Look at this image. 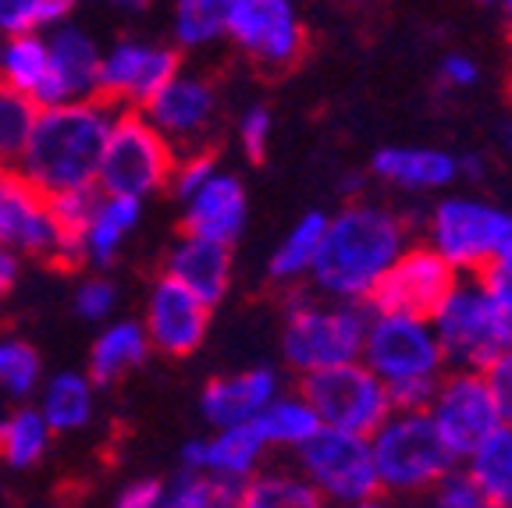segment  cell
Here are the masks:
<instances>
[{"label": "cell", "instance_id": "obj_43", "mask_svg": "<svg viewBox=\"0 0 512 508\" xmlns=\"http://www.w3.org/2000/svg\"><path fill=\"white\" fill-rule=\"evenodd\" d=\"M157 505H160V484L157 480H139V484H132L121 494L114 508H157Z\"/></svg>", "mask_w": 512, "mask_h": 508}, {"label": "cell", "instance_id": "obj_42", "mask_svg": "<svg viewBox=\"0 0 512 508\" xmlns=\"http://www.w3.org/2000/svg\"><path fill=\"white\" fill-rule=\"evenodd\" d=\"M111 306H114V285H111V281L93 278V281H86V285L79 288V313H82V317H89V320L104 317Z\"/></svg>", "mask_w": 512, "mask_h": 508}, {"label": "cell", "instance_id": "obj_49", "mask_svg": "<svg viewBox=\"0 0 512 508\" xmlns=\"http://www.w3.org/2000/svg\"><path fill=\"white\" fill-rule=\"evenodd\" d=\"M505 18H509V25H512V0L505 4Z\"/></svg>", "mask_w": 512, "mask_h": 508}, {"label": "cell", "instance_id": "obj_16", "mask_svg": "<svg viewBox=\"0 0 512 508\" xmlns=\"http://www.w3.org/2000/svg\"><path fill=\"white\" fill-rule=\"evenodd\" d=\"M210 327V306H203L192 292L175 285L171 278H160L153 285L150 310H146V334L150 345L164 356H189L203 345Z\"/></svg>", "mask_w": 512, "mask_h": 508}, {"label": "cell", "instance_id": "obj_11", "mask_svg": "<svg viewBox=\"0 0 512 508\" xmlns=\"http://www.w3.org/2000/svg\"><path fill=\"white\" fill-rule=\"evenodd\" d=\"M299 462H303V480L324 501H338V505L352 508L381 494L374 455H370V437H352L320 427V434L310 445L299 448Z\"/></svg>", "mask_w": 512, "mask_h": 508}, {"label": "cell", "instance_id": "obj_48", "mask_svg": "<svg viewBox=\"0 0 512 508\" xmlns=\"http://www.w3.org/2000/svg\"><path fill=\"white\" fill-rule=\"evenodd\" d=\"M498 270H502V274H505V281H509V285H512V263H509V267H498Z\"/></svg>", "mask_w": 512, "mask_h": 508}, {"label": "cell", "instance_id": "obj_38", "mask_svg": "<svg viewBox=\"0 0 512 508\" xmlns=\"http://www.w3.org/2000/svg\"><path fill=\"white\" fill-rule=\"evenodd\" d=\"M431 508H488V501L480 498V491L466 473L452 469L441 484L431 487Z\"/></svg>", "mask_w": 512, "mask_h": 508}, {"label": "cell", "instance_id": "obj_50", "mask_svg": "<svg viewBox=\"0 0 512 508\" xmlns=\"http://www.w3.org/2000/svg\"><path fill=\"white\" fill-rule=\"evenodd\" d=\"M509 68H512V50H509Z\"/></svg>", "mask_w": 512, "mask_h": 508}, {"label": "cell", "instance_id": "obj_10", "mask_svg": "<svg viewBox=\"0 0 512 508\" xmlns=\"http://www.w3.org/2000/svg\"><path fill=\"white\" fill-rule=\"evenodd\" d=\"M224 32L260 72H292L306 54V29L288 0H228Z\"/></svg>", "mask_w": 512, "mask_h": 508}, {"label": "cell", "instance_id": "obj_44", "mask_svg": "<svg viewBox=\"0 0 512 508\" xmlns=\"http://www.w3.org/2000/svg\"><path fill=\"white\" fill-rule=\"evenodd\" d=\"M15 278H18V263L11 253H0V299L15 288Z\"/></svg>", "mask_w": 512, "mask_h": 508}, {"label": "cell", "instance_id": "obj_4", "mask_svg": "<svg viewBox=\"0 0 512 508\" xmlns=\"http://www.w3.org/2000/svg\"><path fill=\"white\" fill-rule=\"evenodd\" d=\"M367 317L370 313H363L360 306H349V302L320 306L306 295H296L288 306L285 338H281L288 366L310 377L320 370L360 363Z\"/></svg>", "mask_w": 512, "mask_h": 508}, {"label": "cell", "instance_id": "obj_47", "mask_svg": "<svg viewBox=\"0 0 512 508\" xmlns=\"http://www.w3.org/2000/svg\"><path fill=\"white\" fill-rule=\"evenodd\" d=\"M352 508H395V505L384 498V494H377V498H367V501H360V505H352Z\"/></svg>", "mask_w": 512, "mask_h": 508}, {"label": "cell", "instance_id": "obj_12", "mask_svg": "<svg viewBox=\"0 0 512 508\" xmlns=\"http://www.w3.org/2000/svg\"><path fill=\"white\" fill-rule=\"evenodd\" d=\"M427 416L438 430L441 445L448 448V455L456 462L470 459L502 427L488 381H484V374H473V370H459V374L445 377L434 391Z\"/></svg>", "mask_w": 512, "mask_h": 508}, {"label": "cell", "instance_id": "obj_17", "mask_svg": "<svg viewBox=\"0 0 512 508\" xmlns=\"http://www.w3.org/2000/svg\"><path fill=\"white\" fill-rule=\"evenodd\" d=\"M47 61L50 72L43 79V86L36 89L32 104L40 111L61 104H75V96H93L96 79H100V57L96 47L82 36L79 29H61L54 40L47 43Z\"/></svg>", "mask_w": 512, "mask_h": 508}, {"label": "cell", "instance_id": "obj_35", "mask_svg": "<svg viewBox=\"0 0 512 508\" xmlns=\"http://www.w3.org/2000/svg\"><path fill=\"white\" fill-rule=\"evenodd\" d=\"M64 15H72V4L64 0H0V29L15 36H29V29L57 22Z\"/></svg>", "mask_w": 512, "mask_h": 508}, {"label": "cell", "instance_id": "obj_3", "mask_svg": "<svg viewBox=\"0 0 512 508\" xmlns=\"http://www.w3.org/2000/svg\"><path fill=\"white\" fill-rule=\"evenodd\" d=\"M445 363L484 374L505 349H512V285L498 267L477 281H459L431 317Z\"/></svg>", "mask_w": 512, "mask_h": 508}, {"label": "cell", "instance_id": "obj_15", "mask_svg": "<svg viewBox=\"0 0 512 508\" xmlns=\"http://www.w3.org/2000/svg\"><path fill=\"white\" fill-rule=\"evenodd\" d=\"M143 111L160 132V139L171 146V153L189 157V153L207 150V139L217 121V96L214 86L203 79H175L171 86L160 89Z\"/></svg>", "mask_w": 512, "mask_h": 508}, {"label": "cell", "instance_id": "obj_7", "mask_svg": "<svg viewBox=\"0 0 512 508\" xmlns=\"http://www.w3.org/2000/svg\"><path fill=\"white\" fill-rule=\"evenodd\" d=\"M175 153L143 114H121L107 135L96 189L111 199H139L143 192L168 189Z\"/></svg>", "mask_w": 512, "mask_h": 508}, {"label": "cell", "instance_id": "obj_13", "mask_svg": "<svg viewBox=\"0 0 512 508\" xmlns=\"http://www.w3.org/2000/svg\"><path fill=\"white\" fill-rule=\"evenodd\" d=\"M456 285L459 274L431 246H406L367 302L374 313L431 320Z\"/></svg>", "mask_w": 512, "mask_h": 508}, {"label": "cell", "instance_id": "obj_40", "mask_svg": "<svg viewBox=\"0 0 512 508\" xmlns=\"http://www.w3.org/2000/svg\"><path fill=\"white\" fill-rule=\"evenodd\" d=\"M484 381H488L491 398H495V405H498L502 427H512V349H505L502 356L484 370Z\"/></svg>", "mask_w": 512, "mask_h": 508}, {"label": "cell", "instance_id": "obj_46", "mask_svg": "<svg viewBox=\"0 0 512 508\" xmlns=\"http://www.w3.org/2000/svg\"><path fill=\"white\" fill-rule=\"evenodd\" d=\"M498 143H502V150L512 157V118H505L502 128H498Z\"/></svg>", "mask_w": 512, "mask_h": 508}, {"label": "cell", "instance_id": "obj_23", "mask_svg": "<svg viewBox=\"0 0 512 508\" xmlns=\"http://www.w3.org/2000/svg\"><path fill=\"white\" fill-rule=\"evenodd\" d=\"M146 359V334L136 324H118L107 334H100V342L89 352V381L96 388H111V384L125 381L136 366Z\"/></svg>", "mask_w": 512, "mask_h": 508}, {"label": "cell", "instance_id": "obj_21", "mask_svg": "<svg viewBox=\"0 0 512 508\" xmlns=\"http://www.w3.org/2000/svg\"><path fill=\"white\" fill-rule=\"evenodd\" d=\"M164 278L192 292L203 306H214L224 299L228 281H232V249L185 239L178 249H171L168 263H164Z\"/></svg>", "mask_w": 512, "mask_h": 508}, {"label": "cell", "instance_id": "obj_29", "mask_svg": "<svg viewBox=\"0 0 512 508\" xmlns=\"http://www.w3.org/2000/svg\"><path fill=\"white\" fill-rule=\"evenodd\" d=\"M47 72H50L47 43H40L36 36H15L8 47H0V82L25 93L29 100L43 86Z\"/></svg>", "mask_w": 512, "mask_h": 508}, {"label": "cell", "instance_id": "obj_24", "mask_svg": "<svg viewBox=\"0 0 512 508\" xmlns=\"http://www.w3.org/2000/svg\"><path fill=\"white\" fill-rule=\"evenodd\" d=\"M264 452H267V441L256 430V423L228 427L214 441H207V473L210 477H228L246 484L256 473V466H260V459H264Z\"/></svg>", "mask_w": 512, "mask_h": 508}, {"label": "cell", "instance_id": "obj_14", "mask_svg": "<svg viewBox=\"0 0 512 508\" xmlns=\"http://www.w3.org/2000/svg\"><path fill=\"white\" fill-rule=\"evenodd\" d=\"M178 64H182L178 50L118 43V50L100 64V79L89 100L114 114H139L160 89L178 79Z\"/></svg>", "mask_w": 512, "mask_h": 508}, {"label": "cell", "instance_id": "obj_39", "mask_svg": "<svg viewBox=\"0 0 512 508\" xmlns=\"http://www.w3.org/2000/svg\"><path fill=\"white\" fill-rule=\"evenodd\" d=\"M239 143L253 164L267 160V143H271V111L267 107H249L239 121Z\"/></svg>", "mask_w": 512, "mask_h": 508}, {"label": "cell", "instance_id": "obj_25", "mask_svg": "<svg viewBox=\"0 0 512 508\" xmlns=\"http://www.w3.org/2000/svg\"><path fill=\"white\" fill-rule=\"evenodd\" d=\"M324 231H328V214L310 210V214L281 239V246L274 249L271 267H267L271 281H278V285H299V281L313 270V263H317Z\"/></svg>", "mask_w": 512, "mask_h": 508}, {"label": "cell", "instance_id": "obj_22", "mask_svg": "<svg viewBox=\"0 0 512 508\" xmlns=\"http://www.w3.org/2000/svg\"><path fill=\"white\" fill-rule=\"evenodd\" d=\"M463 473L473 480L488 508H512V427H498L466 459Z\"/></svg>", "mask_w": 512, "mask_h": 508}, {"label": "cell", "instance_id": "obj_36", "mask_svg": "<svg viewBox=\"0 0 512 508\" xmlns=\"http://www.w3.org/2000/svg\"><path fill=\"white\" fill-rule=\"evenodd\" d=\"M40 377V356L25 342H0V384L11 395H29Z\"/></svg>", "mask_w": 512, "mask_h": 508}, {"label": "cell", "instance_id": "obj_37", "mask_svg": "<svg viewBox=\"0 0 512 508\" xmlns=\"http://www.w3.org/2000/svg\"><path fill=\"white\" fill-rule=\"evenodd\" d=\"M214 164H217V153L214 150H200V153H189V157H175V171L168 178V192L171 196H185L192 199L203 185L214 178Z\"/></svg>", "mask_w": 512, "mask_h": 508}, {"label": "cell", "instance_id": "obj_2", "mask_svg": "<svg viewBox=\"0 0 512 508\" xmlns=\"http://www.w3.org/2000/svg\"><path fill=\"white\" fill-rule=\"evenodd\" d=\"M118 118L96 100H75L40 111L18 175L47 199L93 189L107 135Z\"/></svg>", "mask_w": 512, "mask_h": 508}, {"label": "cell", "instance_id": "obj_9", "mask_svg": "<svg viewBox=\"0 0 512 508\" xmlns=\"http://www.w3.org/2000/svg\"><path fill=\"white\" fill-rule=\"evenodd\" d=\"M299 398L317 413L320 427L352 437H374V430L392 416L388 388L363 363L335 366L303 377Z\"/></svg>", "mask_w": 512, "mask_h": 508}, {"label": "cell", "instance_id": "obj_30", "mask_svg": "<svg viewBox=\"0 0 512 508\" xmlns=\"http://www.w3.org/2000/svg\"><path fill=\"white\" fill-rule=\"evenodd\" d=\"M242 508H324V498L292 473H260L246 480Z\"/></svg>", "mask_w": 512, "mask_h": 508}, {"label": "cell", "instance_id": "obj_8", "mask_svg": "<svg viewBox=\"0 0 512 508\" xmlns=\"http://www.w3.org/2000/svg\"><path fill=\"white\" fill-rule=\"evenodd\" d=\"M360 363L384 388H395L409 381H441L445 352L434 338L431 320L370 313Z\"/></svg>", "mask_w": 512, "mask_h": 508}, {"label": "cell", "instance_id": "obj_45", "mask_svg": "<svg viewBox=\"0 0 512 508\" xmlns=\"http://www.w3.org/2000/svg\"><path fill=\"white\" fill-rule=\"evenodd\" d=\"M459 175H463V178H473V182H480V178H484V160H480L477 153L463 157V160H459Z\"/></svg>", "mask_w": 512, "mask_h": 508}, {"label": "cell", "instance_id": "obj_27", "mask_svg": "<svg viewBox=\"0 0 512 508\" xmlns=\"http://www.w3.org/2000/svg\"><path fill=\"white\" fill-rule=\"evenodd\" d=\"M36 118H40V107L25 93L0 82V175H11V167L22 164Z\"/></svg>", "mask_w": 512, "mask_h": 508}, {"label": "cell", "instance_id": "obj_1", "mask_svg": "<svg viewBox=\"0 0 512 508\" xmlns=\"http://www.w3.org/2000/svg\"><path fill=\"white\" fill-rule=\"evenodd\" d=\"M406 249V228L392 210L374 203H352L342 214L328 217L310 278L335 302H367L377 281L388 274Z\"/></svg>", "mask_w": 512, "mask_h": 508}, {"label": "cell", "instance_id": "obj_6", "mask_svg": "<svg viewBox=\"0 0 512 508\" xmlns=\"http://www.w3.org/2000/svg\"><path fill=\"white\" fill-rule=\"evenodd\" d=\"M431 249L456 270H491L512 263V214L484 199L448 196L431 214Z\"/></svg>", "mask_w": 512, "mask_h": 508}, {"label": "cell", "instance_id": "obj_18", "mask_svg": "<svg viewBox=\"0 0 512 508\" xmlns=\"http://www.w3.org/2000/svg\"><path fill=\"white\" fill-rule=\"evenodd\" d=\"M242 224H246V189L239 178L214 175L192 196L178 235L189 242H214L232 249V242L242 235Z\"/></svg>", "mask_w": 512, "mask_h": 508}, {"label": "cell", "instance_id": "obj_32", "mask_svg": "<svg viewBox=\"0 0 512 508\" xmlns=\"http://www.w3.org/2000/svg\"><path fill=\"white\" fill-rule=\"evenodd\" d=\"M136 217H139V199L104 196V203H100V210H96L93 224H89V235H86L89 256H96L100 263H111L121 235L136 224Z\"/></svg>", "mask_w": 512, "mask_h": 508}, {"label": "cell", "instance_id": "obj_33", "mask_svg": "<svg viewBox=\"0 0 512 508\" xmlns=\"http://www.w3.org/2000/svg\"><path fill=\"white\" fill-rule=\"evenodd\" d=\"M89 420V384L82 377H57L47 391V430H75Z\"/></svg>", "mask_w": 512, "mask_h": 508}, {"label": "cell", "instance_id": "obj_28", "mask_svg": "<svg viewBox=\"0 0 512 508\" xmlns=\"http://www.w3.org/2000/svg\"><path fill=\"white\" fill-rule=\"evenodd\" d=\"M242 480L210 477V473H182L168 498L157 508H242Z\"/></svg>", "mask_w": 512, "mask_h": 508}, {"label": "cell", "instance_id": "obj_34", "mask_svg": "<svg viewBox=\"0 0 512 508\" xmlns=\"http://www.w3.org/2000/svg\"><path fill=\"white\" fill-rule=\"evenodd\" d=\"M228 0H182L175 11V32L185 47H200L224 36Z\"/></svg>", "mask_w": 512, "mask_h": 508}, {"label": "cell", "instance_id": "obj_41", "mask_svg": "<svg viewBox=\"0 0 512 508\" xmlns=\"http://www.w3.org/2000/svg\"><path fill=\"white\" fill-rule=\"evenodd\" d=\"M441 82L452 89H470L480 82V64L473 61L470 54H445L441 57V68H438Z\"/></svg>", "mask_w": 512, "mask_h": 508}, {"label": "cell", "instance_id": "obj_26", "mask_svg": "<svg viewBox=\"0 0 512 508\" xmlns=\"http://www.w3.org/2000/svg\"><path fill=\"white\" fill-rule=\"evenodd\" d=\"M256 430L264 434L267 448L271 445H281V448H306L313 441V437L320 434V420L317 413H313L310 405L303 402L299 395L292 398H274L271 405H267L264 413L256 416Z\"/></svg>", "mask_w": 512, "mask_h": 508}, {"label": "cell", "instance_id": "obj_5", "mask_svg": "<svg viewBox=\"0 0 512 508\" xmlns=\"http://www.w3.org/2000/svg\"><path fill=\"white\" fill-rule=\"evenodd\" d=\"M377 484L392 494H420L456 469L427 413H392L370 437Z\"/></svg>", "mask_w": 512, "mask_h": 508}, {"label": "cell", "instance_id": "obj_31", "mask_svg": "<svg viewBox=\"0 0 512 508\" xmlns=\"http://www.w3.org/2000/svg\"><path fill=\"white\" fill-rule=\"evenodd\" d=\"M47 448V423L32 409H18L0 420V459L11 466H32Z\"/></svg>", "mask_w": 512, "mask_h": 508}, {"label": "cell", "instance_id": "obj_19", "mask_svg": "<svg viewBox=\"0 0 512 508\" xmlns=\"http://www.w3.org/2000/svg\"><path fill=\"white\" fill-rule=\"evenodd\" d=\"M278 398V374L274 370H246V374L214 377L203 388V413L221 430L253 423L267 405Z\"/></svg>", "mask_w": 512, "mask_h": 508}, {"label": "cell", "instance_id": "obj_20", "mask_svg": "<svg viewBox=\"0 0 512 508\" xmlns=\"http://www.w3.org/2000/svg\"><path fill=\"white\" fill-rule=\"evenodd\" d=\"M370 171L381 182L406 192L445 189L459 178V157L431 146H384L370 160Z\"/></svg>", "mask_w": 512, "mask_h": 508}]
</instances>
